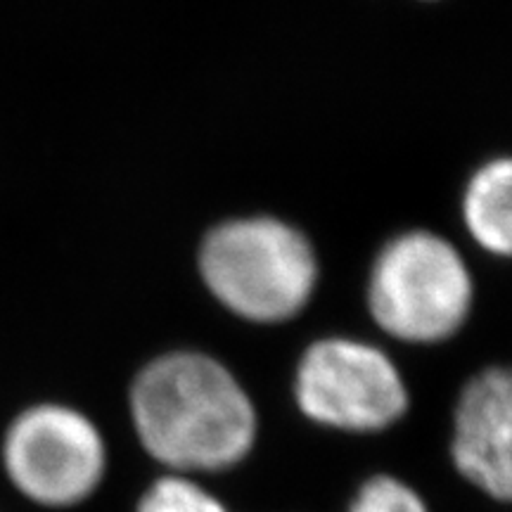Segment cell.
Here are the masks:
<instances>
[{"label":"cell","mask_w":512,"mask_h":512,"mask_svg":"<svg viewBox=\"0 0 512 512\" xmlns=\"http://www.w3.org/2000/svg\"><path fill=\"white\" fill-rule=\"evenodd\" d=\"M131 413L145 451L181 472H219L247 456L256 413L238 380L214 358L166 354L140 370Z\"/></svg>","instance_id":"obj_1"},{"label":"cell","mask_w":512,"mask_h":512,"mask_svg":"<svg viewBox=\"0 0 512 512\" xmlns=\"http://www.w3.org/2000/svg\"><path fill=\"white\" fill-rule=\"evenodd\" d=\"M204 283L223 306L256 323H280L309 302L316 256L283 221L238 219L214 228L200 252Z\"/></svg>","instance_id":"obj_2"},{"label":"cell","mask_w":512,"mask_h":512,"mask_svg":"<svg viewBox=\"0 0 512 512\" xmlns=\"http://www.w3.org/2000/svg\"><path fill=\"white\" fill-rule=\"evenodd\" d=\"M375 323L403 342H441L465 323L472 278L460 254L425 230L401 235L377 256L368 285Z\"/></svg>","instance_id":"obj_3"},{"label":"cell","mask_w":512,"mask_h":512,"mask_svg":"<svg viewBox=\"0 0 512 512\" xmlns=\"http://www.w3.org/2000/svg\"><path fill=\"white\" fill-rule=\"evenodd\" d=\"M294 399L306 418L347 432L384 430L408 408L394 363L354 339H320L306 349L294 377Z\"/></svg>","instance_id":"obj_4"},{"label":"cell","mask_w":512,"mask_h":512,"mask_svg":"<svg viewBox=\"0 0 512 512\" xmlns=\"http://www.w3.org/2000/svg\"><path fill=\"white\" fill-rule=\"evenodd\" d=\"M12 484L31 501L64 508L91 496L105 472V444L86 415L34 406L12 422L3 444Z\"/></svg>","instance_id":"obj_5"},{"label":"cell","mask_w":512,"mask_h":512,"mask_svg":"<svg viewBox=\"0 0 512 512\" xmlns=\"http://www.w3.org/2000/svg\"><path fill=\"white\" fill-rule=\"evenodd\" d=\"M453 463L467 482L496 501L512 494V380L484 370L463 389L456 408Z\"/></svg>","instance_id":"obj_6"},{"label":"cell","mask_w":512,"mask_h":512,"mask_svg":"<svg viewBox=\"0 0 512 512\" xmlns=\"http://www.w3.org/2000/svg\"><path fill=\"white\" fill-rule=\"evenodd\" d=\"M467 230L489 252L508 256L512 247V164L494 159L472 176L463 200Z\"/></svg>","instance_id":"obj_7"},{"label":"cell","mask_w":512,"mask_h":512,"mask_svg":"<svg viewBox=\"0 0 512 512\" xmlns=\"http://www.w3.org/2000/svg\"><path fill=\"white\" fill-rule=\"evenodd\" d=\"M138 512H228L221 501L185 477L157 479L140 498Z\"/></svg>","instance_id":"obj_8"},{"label":"cell","mask_w":512,"mask_h":512,"mask_svg":"<svg viewBox=\"0 0 512 512\" xmlns=\"http://www.w3.org/2000/svg\"><path fill=\"white\" fill-rule=\"evenodd\" d=\"M347 512H427L422 498L394 477H373L358 489Z\"/></svg>","instance_id":"obj_9"}]
</instances>
